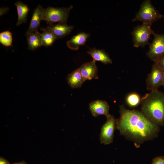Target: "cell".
<instances>
[{"label":"cell","mask_w":164,"mask_h":164,"mask_svg":"<svg viewBox=\"0 0 164 164\" xmlns=\"http://www.w3.org/2000/svg\"><path fill=\"white\" fill-rule=\"evenodd\" d=\"M154 38L150 44L149 51L146 55L154 62L164 54V34L153 33Z\"/></svg>","instance_id":"52a82bcc"},{"label":"cell","mask_w":164,"mask_h":164,"mask_svg":"<svg viewBox=\"0 0 164 164\" xmlns=\"http://www.w3.org/2000/svg\"><path fill=\"white\" fill-rule=\"evenodd\" d=\"M162 86L164 87V74H163V81H162Z\"/></svg>","instance_id":"484cf974"},{"label":"cell","mask_w":164,"mask_h":164,"mask_svg":"<svg viewBox=\"0 0 164 164\" xmlns=\"http://www.w3.org/2000/svg\"><path fill=\"white\" fill-rule=\"evenodd\" d=\"M162 17L164 18V15H162Z\"/></svg>","instance_id":"4316f807"},{"label":"cell","mask_w":164,"mask_h":164,"mask_svg":"<svg viewBox=\"0 0 164 164\" xmlns=\"http://www.w3.org/2000/svg\"><path fill=\"white\" fill-rule=\"evenodd\" d=\"M95 61H100L104 64H111L112 60L104 50L94 48L87 52Z\"/></svg>","instance_id":"9a60e30c"},{"label":"cell","mask_w":164,"mask_h":164,"mask_svg":"<svg viewBox=\"0 0 164 164\" xmlns=\"http://www.w3.org/2000/svg\"><path fill=\"white\" fill-rule=\"evenodd\" d=\"M126 102L128 105L131 107H135L141 103V99L139 95L133 92L129 94L126 97Z\"/></svg>","instance_id":"d6986e66"},{"label":"cell","mask_w":164,"mask_h":164,"mask_svg":"<svg viewBox=\"0 0 164 164\" xmlns=\"http://www.w3.org/2000/svg\"><path fill=\"white\" fill-rule=\"evenodd\" d=\"M152 24L143 23L134 28L131 34L135 47H144L147 44H150L149 41L151 35L154 32L151 29Z\"/></svg>","instance_id":"5b68a950"},{"label":"cell","mask_w":164,"mask_h":164,"mask_svg":"<svg viewBox=\"0 0 164 164\" xmlns=\"http://www.w3.org/2000/svg\"><path fill=\"white\" fill-rule=\"evenodd\" d=\"M116 128V119L110 115L107 118V121L102 126L100 135L101 144L108 145L113 142L114 132Z\"/></svg>","instance_id":"8992f818"},{"label":"cell","mask_w":164,"mask_h":164,"mask_svg":"<svg viewBox=\"0 0 164 164\" xmlns=\"http://www.w3.org/2000/svg\"><path fill=\"white\" fill-rule=\"evenodd\" d=\"M89 36V34L84 32L79 33L73 36L67 42V46L71 50H77L80 46L85 44Z\"/></svg>","instance_id":"4fadbf2b"},{"label":"cell","mask_w":164,"mask_h":164,"mask_svg":"<svg viewBox=\"0 0 164 164\" xmlns=\"http://www.w3.org/2000/svg\"><path fill=\"white\" fill-rule=\"evenodd\" d=\"M89 108L94 117L102 115L107 118L111 115L109 113V105L104 101L97 100L91 102L89 104Z\"/></svg>","instance_id":"30bf717a"},{"label":"cell","mask_w":164,"mask_h":164,"mask_svg":"<svg viewBox=\"0 0 164 164\" xmlns=\"http://www.w3.org/2000/svg\"><path fill=\"white\" fill-rule=\"evenodd\" d=\"M9 8L2 7L0 8V16L2 15L3 14L6 13L8 11Z\"/></svg>","instance_id":"603a6c76"},{"label":"cell","mask_w":164,"mask_h":164,"mask_svg":"<svg viewBox=\"0 0 164 164\" xmlns=\"http://www.w3.org/2000/svg\"><path fill=\"white\" fill-rule=\"evenodd\" d=\"M0 164H12L9 161L4 158L0 156Z\"/></svg>","instance_id":"cb8c5ba5"},{"label":"cell","mask_w":164,"mask_h":164,"mask_svg":"<svg viewBox=\"0 0 164 164\" xmlns=\"http://www.w3.org/2000/svg\"><path fill=\"white\" fill-rule=\"evenodd\" d=\"M73 8V6L71 5L68 7L49 6L43 9V20L48 25L56 23L67 24L70 12Z\"/></svg>","instance_id":"3957f363"},{"label":"cell","mask_w":164,"mask_h":164,"mask_svg":"<svg viewBox=\"0 0 164 164\" xmlns=\"http://www.w3.org/2000/svg\"><path fill=\"white\" fill-rule=\"evenodd\" d=\"M43 9L42 6L39 4L33 11L31 20L26 33L37 31L40 23L43 19Z\"/></svg>","instance_id":"7c38bea8"},{"label":"cell","mask_w":164,"mask_h":164,"mask_svg":"<svg viewBox=\"0 0 164 164\" xmlns=\"http://www.w3.org/2000/svg\"><path fill=\"white\" fill-rule=\"evenodd\" d=\"M141 112L151 121L164 125V93L158 90L146 94L141 98Z\"/></svg>","instance_id":"7a4b0ae2"},{"label":"cell","mask_w":164,"mask_h":164,"mask_svg":"<svg viewBox=\"0 0 164 164\" xmlns=\"http://www.w3.org/2000/svg\"><path fill=\"white\" fill-rule=\"evenodd\" d=\"M78 69L85 80L98 77L97 67L94 60L82 64Z\"/></svg>","instance_id":"9c48e42d"},{"label":"cell","mask_w":164,"mask_h":164,"mask_svg":"<svg viewBox=\"0 0 164 164\" xmlns=\"http://www.w3.org/2000/svg\"><path fill=\"white\" fill-rule=\"evenodd\" d=\"M43 32H39L41 38L42 45L46 47L50 46L56 39L53 34L50 31L45 28L41 29Z\"/></svg>","instance_id":"ac0fdd59"},{"label":"cell","mask_w":164,"mask_h":164,"mask_svg":"<svg viewBox=\"0 0 164 164\" xmlns=\"http://www.w3.org/2000/svg\"><path fill=\"white\" fill-rule=\"evenodd\" d=\"M15 5L17 8L18 15V21L16 26H18L26 22L29 8L27 4L20 1H17Z\"/></svg>","instance_id":"2e32d148"},{"label":"cell","mask_w":164,"mask_h":164,"mask_svg":"<svg viewBox=\"0 0 164 164\" xmlns=\"http://www.w3.org/2000/svg\"><path fill=\"white\" fill-rule=\"evenodd\" d=\"M67 79L69 85L73 89L81 87L85 81L78 69L69 74Z\"/></svg>","instance_id":"5bb4252c"},{"label":"cell","mask_w":164,"mask_h":164,"mask_svg":"<svg viewBox=\"0 0 164 164\" xmlns=\"http://www.w3.org/2000/svg\"><path fill=\"white\" fill-rule=\"evenodd\" d=\"M12 41V35L11 32L7 31L0 33V42L3 46H11Z\"/></svg>","instance_id":"ffe728a7"},{"label":"cell","mask_w":164,"mask_h":164,"mask_svg":"<svg viewBox=\"0 0 164 164\" xmlns=\"http://www.w3.org/2000/svg\"><path fill=\"white\" fill-rule=\"evenodd\" d=\"M12 164H27L24 161H22L20 162H15Z\"/></svg>","instance_id":"d4e9b609"},{"label":"cell","mask_w":164,"mask_h":164,"mask_svg":"<svg viewBox=\"0 0 164 164\" xmlns=\"http://www.w3.org/2000/svg\"><path fill=\"white\" fill-rule=\"evenodd\" d=\"M164 72V70L154 63L146 80L147 89L148 90L150 91L158 90L162 86Z\"/></svg>","instance_id":"ba28073f"},{"label":"cell","mask_w":164,"mask_h":164,"mask_svg":"<svg viewBox=\"0 0 164 164\" xmlns=\"http://www.w3.org/2000/svg\"><path fill=\"white\" fill-rule=\"evenodd\" d=\"M154 63L164 71V54L160 57Z\"/></svg>","instance_id":"44dd1931"},{"label":"cell","mask_w":164,"mask_h":164,"mask_svg":"<svg viewBox=\"0 0 164 164\" xmlns=\"http://www.w3.org/2000/svg\"><path fill=\"white\" fill-rule=\"evenodd\" d=\"M119 112L120 117L116 119V128L120 135L134 142L136 147L158 136L159 126L141 111L128 109L122 105L119 106Z\"/></svg>","instance_id":"6da1fadb"},{"label":"cell","mask_w":164,"mask_h":164,"mask_svg":"<svg viewBox=\"0 0 164 164\" xmlns=\"http://www.w3.org/2000/svg\"><path fill=\"white\" fill-rule=\"evenodd\" d=\"M28 43V49L31 50H34L42 46L41 36L37 31L31 33H26Z\"/></svg>","instance_id":"e0dca14e"},{"label":"cell","mask_w":164,"mask_h":164,"mask_svg":"<svg viewBox=\"0 0 164 164\" xmlns=\"http://www.w3.org/2000/svg\"><path fill=\"white\" fill-rule=\"evenodd\" d=\"M162 17V15L152 5L150 0L144 1L132 21L142 22L144 23L152 24Z\"/></svg>","instance_id":"277c9868"},{"label":"cell","mask_w":164,"mask_h":164,"mask_svg":"<svg viewBox=\"0 0 164 164\" xmlns=\"http://www.w3.org/2000/svg\"><path fill=\"white\" fill-rule=\"evenodd\" d=\"M74 28L73 26L68 25L67 24L57 23L49 25L45 28L50 31L57 39L69 34Z\"/></svg>","instance_id":"8fae6325"},{"label":"cell","mask_w":164,"mask_h":164,"mask_svg":"<svg viewBox=\"0 0 164 164\" xmlns=\"http://www.w3.org/2000/svg\"><path fill=\"white\" fill-rule=\"evenodd\" d=\"M152 164H164V156H159L154 158Z\"/></svg>","instance_id":"7402d4cb"}]
</instances>
